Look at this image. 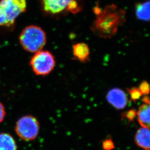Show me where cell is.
Instances as JSON below:
<instances>
[{"label": "cell", "instance_id": "obj_1", "mask_svg": "<svg viewBox=\"0 0 150 150\" xmlns=\"http://www.w3.org/2000/svg\"><path fill=\"white\" fill-rule=\"evenodd\" d=\"M95 10L96 18L92 25V32L102 38H111L125 21V12L114 4Z\"/></svg>", "mask_w": 150, "mask_h": 150}, {"label": "cell", "instance_id": "obj_2", "mask_svg": "<svg viewBox=\"0 0 150 150\" xmlns=\"http://www.w3.org/2000/svg\"><path fill=\"white\" fill-rule=\"evenodd\" d=\"M20 44L26 51L35 53L42 50L47 41V36L41 27L35 25L27 26L19 36Z\"/></svg>", "mask_w": 150, "mask_h": 150}, {"label": "cell", "instance_id": "obj_3", "mask_svg": "<svg viewBox=\"0 0 150 150\" xmlns=\"http://www.w3.org/2000/svg\"><path fill=\"white\" fill-rule=\"evenodd\" d=\"M26 0H0V26H14L17 18L26 11Z\"/></svg>", "mask_w": 150, "mask_h": 150}, {"label": "cell", "instance_id": "obj_4", "mask_svg": "<svg viewBox=\"0 0 150 150\" xmlns=\"http://www.w3.org/2000/svg\"><path fill=\"white\" fill-rule=\"evenodd\" d=\"M55 64L54 55L50 51L42 50L35 53L30 62L33 72L41 76L50 74L54 70Z\"/></svg>", "mask_w": 150, "mask_h": 150}, {"label": "cell", "instance_id": "obj_5", "mask_svg": "<svg viewBox=\"0 0 150 150\" xmlns=\"http://www.w3.org/2000/svg\"><path fill=\"white\" fill-rule=\"evenodd\" d=\"M15 129L20 139L24 141H31L35 139L38 136L40 123L35 116L26 115L18 119Z\"/></svg>", "mask_w": 150, "mask_h": 150}, {"label": "cell", "instance_id": "obj_6", "mask_svg": "<svg viewBox=\"0 0 150 150\" xmlns=\"http://www.w3.org/2000/svg\"><path fill=\"white\" fill-rule=\"evenodd\" d=\"M81 0H42L44 11L52 15L61 14L66 12L78 13L80 11Z\"/></svg>", "mask_w": 150, "mask_h": 150}, {"label": "cell", "instance_id": "obj_7", "mask_svg": "<svg viewBox=\"0 0 150 150\" xmlns=\"http://www.w3.org/2000/svg\"><path fill=\"white\" fill-rule=\"evenodd\" d=\"M108 102L117 110H122L127 104L128 99L125 92L118 88H112L106 95Z\"/></svg>", "mask_w": 150, "mask_h": 150}, {"label": "cell", "instance_id": "obj_8", "mask_svg": "<svg viewBox=\"0 0 150 150\" xmlns=\"http://www.w3.org/2000/svg\"><path fill=\"white\" fill-rule=\"evenodd\" d=\"M134 142L139 147L144 150L150 149V129L147 128H139L134 135Z\"/></svg>", "mask_w": 150, "mask_h": 150}, {"label": "cell", "instance_id": "obj_9", "mask_svg": "<svg viewBox=\"0 0 150 150\" xmlns=\"http://www.w3.org/2000/svg\"><path fill=\"white\" fill-rule=\"evenodd\" d=\"M72 53L74 58L80 62H86L89 60L90 50L88 46L85 43L74 44L72 47Z\"/></svg>", "mask_w": 150, "mask_h": 150}, {"label": "cell", "instance_id": "obj_10", "mask_svg": "<svg viewBox=\"0 0 150 150\" xmlns=\"http://www.w3.org/2000/svg\"><path fill=\"white\" fill-rule=\"evenodd\" d=\"M150 104H144L139 107L137 112V120L140 125L143 127L150 129Z\"/></svg>", "mask_w": 150, "mask_h": 150}, {"label": "cell", "instance_id": "obj_11", "mask_svg": "<svg viewBox=\"0 0 150 150\" xmlns=\"http://www.w3.org/2000/svg\"><path fill=\"white\" fill-rule=\"evenodd\" d=\"M0 150H17L16 141L9 134L0 133Z\"/></svg>", "mask_w": 150, "mask_h": 150}, {"label": "cell", "instance_id": "obj_12", "mask_svg": "<svg viewBox=\"0 0 150 150\" xmlns=\"http://www.w3.org/2000/svg\"><path fill=\"white\" fill-rule=\"evenodd\" d=\"M150 1H145L137 4L136 8V16L143 21L150 20Z\"/></svg>", "mask_w": 150, "mask_h": 150}, {"label": "cell", "instance_id": "obj_13", "mask_svg": "<svg viewBox=\"0 0 150 150\" xmlns=\"http://www.w3.org/2000/svg\"><path fill=\"white\" fill-rule=\"evenodd\" d=\"M128 92L130 96L131 99L134 102H136V101L140 99L142 96V94L139 89V88L137 87L128 89Z\"/></svg>", "mask_w": 150, "mask_h": 150}, {"label": "cell", "instance_id": "obj_14", "mask_svg": "<svg viewBox=\"0 0 150 150\" xmlns=\"http://www.w3.org/2000/svg\"><path fill=\"white\" fill-rule=\"evenodd\" d=\"M139 89L142 93V95H148L150 92V87L149 84L146 81H143L141 83Z\"/></svg>", "mask_w": 150, "mask_h": 150}, {"label": "cell", "instance_id": "obj_15", "mask_svg": "<svg viewBox=\"0 0 150 150\" xmlns=\"http://www.w3.org/2000/svg\"><path fill=\"white\" fill-rule=\"evenodd\" d=\"M6 116L5 107L2 103L0 102V123L4 121Z\"/></svg>", "mask_w": 150, "mask_h": 150}, {"label": "cell", "instance_id": "obj_16", "mask_svg": "<svg viewBox=\"0 0 150 150\" xmlns=\"http://www.w3.org/2000/svg\"><path fill=\"white\" fill-rule=\"evenodd\" d=\"M137 115V112L134 109H131L126 113V117L130 121L133 120Z\"/></svg>", "mask_w": 150, "mask_h": 150}, {"label": "cell", "instance_id": "obj_17", "mask_svg": "<svg viewBox=\"0 0 150 150\" xmlns=\"http://www.w3.org/2000/svg\"><path fill=\"white\" fill-rule=\"evenodd\" d=\"M103 146L104 149L105 150H109L112 149V146H113V144L111 140H106L103 143Z\"/></svg>", "mask_w": 150, "mask_h": 150}, {"label": "cell", "instance_id": "obj_18", "mask_svg": "<svg viewBox=\"0 0 150 150\" xmlns=\"http://www.w3.org/2000/svg\"><path fill=\"white\" fill-rule=\"evenodd\" d=\"M142 101L145 104H150V99H149V97L147 96H144L143 99H142Z\"/></svg>", "mask_w": 150, "mask_h": 150}]
</instances>
